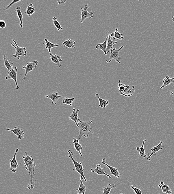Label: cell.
I'll return each mask as SVG.
<instances>
[{"label": "cell", "mask_w": 174, "mask_h": 194, "mask_svg": "<svg viewBox=\"0 0 174 194\" xmlns=\"http://www.w3.org/2000/svg\"><path fill=\"white\" fill-rule=\"evenodd\" d=\"M5 130H6L12 132L14 134H15L17 136L19 140L21 139H22L24 138L25 133L22 128H18L17 127L15 126L13 130L10 129V128H8V129H6V128Z\"/></svg>", "instance_id": "30bf717a"}, {"label": "cell", "mask_w": 174, "mask_h": 194, "mask_svg": "<svg viewBox=\"0 0 174 194\" xmlns=\"http://www.w3.org/2000/svg\"></svg>", "instance_id": "ee69618b"}, {"label": "cell", "mask_w": 174, "mask_h": 194, "mask_svg": "<svg viewBox=\"0 0 174 194\" xmlns=\"http://www.w3.org/2000/svg\"><path fill=\"white\" fill-rule=\"evenodd\" d=\"M15 11L16 12L17 15L18 17L19 18V20H20V24L19 26L21 28H23V15L21 11V8L20 6H18L16 9Z\"/></svg>", "instance_id": "f1b7e54d"}, {"label": "cell", "mask_w": 174, "mask_h": 194, "mask_svg": "<svg viewBox=\"0 0 174 194\" xmlns=\"http://www.w3.org/2000/svg\"><path fill=\"white\" fill-rule=\"evenodd\" d=\"M107 39H108V37L107 36L105 41H104L103 44H98L95 46V48L97 49H100L103 51L104 52V55H108L107 54Z\"/></svg>", "instance_id": "ac0fdd59"}, {"label": "cell", "mask_w": 174, "mask_h": 194, "mask_svg": "<svg viewBox=\"0 0 174 194\" xmlns=\"http://www.w3.org/2000/svg\"><path fill=\"white\" fill-rule=\"evenodd\" d=\"M25 155L23 156V161L24 162V166L26 170L28 171L29 175L30 176V181L27 184V188L28 189H33L34 188L35 182L36 179L35 178V167L36 166L34 161L33 158V156L30 157L27 155V152L26 151Z\"/></svg>", "instance_id": "6da1fadb"}, {"label": "cell", "mask_w": 174, "mask_h": 194, "mask_svg": "<svg viewBox=\"0 0 174 194\" xmlns=\"http://www.w3.org/2000/svg\"><path fill=\"white\" fill-rule=\"evenodd\" d=\"M116 185L114 184H109L106 186L103 187L102 190L103 191V194H110V192L112 189L116 188Z\"/></svg>", "instance_id": "d4e9b609"}, {"label": "cell", "mask_w": 174, "mask_h": 194, "mask_svg": "<svg viewBox=\"0 0 174 194\" xmlns=\"http://www.w3.org/2000/svg\"><path fill=\"white\" fill-rule=\"evenodd\" d=\"M123 34L120 33L119 32L118 29L116 28L115 29V31L114 32L112 33L110 35L111 37L112 38V39L114 40L117 39V40H123L124 39V37L123 36Z\"/></svg>", "instance_id": "ffe728a7"}, {"label": "cell", "mask_w": 174, "mask_h": 194, "mask_svg": "<svg viewBox=\"0 0 174 194\" xmlns=\"http://www.w3.org/2000/svg\"><path fill=\"white\" fill-rule=\"evenodd\" d=\"M68 152L69 153V157L71 160L72 161L73 164L74 165L75 169H73V171H77L78 173L80 174L81 176L83 177V179H84L85 182H87V179H86L84 174V171L85 170L81 162H78L76 161L74 158V153L72 152L71 150H69L68 151Z\"/></svg>", "instance_id": "3957f363"}, {"label": "cell", "mask_w": 174, "mask_h": 194, "mask_svg": "<svg viewBox=\"0 0 174 194\" xmlns=\"http://www.w3.org/2000/svg\"><path fill=\"white\" fill-rule=\"evenodd\" d=\"M79 112V109H75V108H73V112L69 117L70 120L73 121L78 127V125L77 122H78V120H79V118H78V113Z\"/></svg>", "instance_id": "2e32d148"}, {"label": "cell", "mask_w": 174, "mask_h": 194, "mask_svg": "<svg viewBox=\"0 0 174 194\" xmlns=\"http://www.w3.org/2000/svg\"><path fill=\"white\" fill-rule=\"evenodd\" d=\"M63 95H59L58 93L56 92H53V94H49V95L45 96V98H49L52 100V104L57 105L58 101L61 97L63 96Z\"/></svg>", "instance_id": "5bb4252c"}, {"label": "cell", "mask_w": 174, "mask_h": 194, "mask_svg": "<svg viewBox=\"0 0 174 194\" xmlns=\"http://www.w3.org/2000/svg\"><path fill=\"white\" fill-rule=\"evenodd\" d=\"M171 95H172V96L174 97V91H171V93H170Z\"/></svg>", "instance_id": "ab89813d"}, {"label": "cell", "mask_w": 174, "mask_h": 194, "mask_svg": "<svg viewBox=\"0 0 174 194\" xmlns=\"http://www.w3.org/2000/svg\"><path fill=\"white\" fill-rule=\"evenodd\" d=\"M135 91V90H134V86H129V89L127 94V97L131 96L134 94Z\"/></svg>", "instance_id": "d590c367"}, {"label": "cell", "mask_w": 174, "mask_h": 194, "mask_svg": "<svg viewBox=\"0 0 174 194\" xmlns=\"http://www.w3.org/2000/svg\"><path fill=\"white\" fill-rule=\"evenodd\" d=\"M26 62L27 63V66H24L23 67V69H25L26 70L24 76L23 77V81H25L26 76L29 73L37 68L38 64V62L37 61H33L29 63L27 62V61H26Z\"/></svg>", "instance_id": "52a82bcc"}, {"label": "cell", "mask_w": 174, "mask_h": 194, "mask_svg": "<svg viewBox=\"0 0 174 194\" xmlns=\"http://www.w3.org/2000/svg\"><path fill=\"white\" fill-rule=\"evenodd\" d=\"M83 177L82 176L80 177V185L79 188L76 190L77 191V194H85L86 191V188L82 182Z\"/></svg>", "instance_id": "44dd1931"}, {"label": "cell", "mask_w": 174, "mask_h": 194, "mask_svg": "<svg viewBox=\"0 0 174 194\" xmlns=\"http://www.w3.org/2000/svg\"><path fill=\"white\" fill-rule=\"evenodd\" d=\"M130 187L134 191V192L136 194H142V191L139 188L134 187L133 185L130 186Z\"/></svg>", "instance_id": "74e56055"}, {"label": "cell", "mask_w": 174, "mask_h": 194, "mask_svg": "<svg viewBox=\"0 0 174 194\" xmlns=\"http://www.w3.org/2000/svg\"><path fill=\"white\" fill-rule=\"evenodd\" d=\"M21 1H20V0H19V1H13L10 4L8 5L6 7H4L3 8V10H4V11H6V10H10V8L13 5H14V4L16 3H17L21 2Z\"/></svg>", "instance_id": "e575fe53"}, {"label": "cell", "mask_w": 174, "mask_h": 194, "mask_svg": "<svg viewBox=\"0 0 174 194\" xmlns=\"http://www.w3.org/2000/svg\"><path fill=\"white\" fill-rule=\"evenodd\" d=\"M75 42L69 39L63 43V45L64 46L66 47V48H76L75 46Z\"/></svg>", "instance_id": "f546056e"}, {"label": "cell", "mask_w": 174, "mask_h": 194, "mask_svg": "<svg viewBox=\"0 0 174 194\" xmlns=\"http://www.w3.org/2000/svg\"><path fill=\"white\" fill-rule=\"evenodd\" d=\"M107 37H108V39H107V54H108L109 53L110 49L113 48L114 45L115 44H117L118 42H117L112 41V39H111L110 35H108L107 36Z\"/></svg>", "instance_id": "cb8c5ba5"}, {"label": "cell", "mask_w": 174, "mask_h": 194, "mask_svg": "<svg viewBox=\"0 0 174 194\" xmlns=\"http://www.w3.org/2000/svg\"><path fill=\"white\" fill-rule=\"evenodd\" d=\"M92 123V121L90 120L88 121H82L80 120H78V129L79 131V136L77 137V139L79 141L82 140V136H84L86 138L89 137V132H91L92 134H94L93 132L91 130L92 128L91 127V124Z\"/></svg>", "instance_id": "7a4b0ae2"}, {"label": "cell", "mask_w": 174, "mask_h": 194, "mask_svg": "<svg viewBox=\"0 0 174 194\" xmlns=\"http://www.w3.org/2000/svg\"><path fill=\"white\" fill-rule=\"evenodd\" d=\"M44 40H45V44H43L45 45V48L48 50V52H49L50 53H51V48H55V47H58L59 46V44H52V43H51V42L48 41L47 39H44Z\"/></svg>", "instance_id": "603a6c76"}, {"label": "cell", "mask_w": 174, "mask_h": 194, "mask_svg": "<svg viewBox=\"0 0 174 194\" xmlns=\"http://www.w3.org/2000/svg\"><path fill=\"white\" fill-rule=\"evenodd\" d=\"M18 69L16 67H15L14 69H13L10 72H7L8 76L5 77V79L8 80L10 79H12L15 82L16 87L15 88L16 90H19L20 88L18 86L17 80V74Z\"/></svg>", "instance_id": "ba28073f"}, {"label": "cell", "mask_w": 174, "mask_h": 194, "mask_svg": "<svg viewBox=\"0 0 174 194\" xmlns=\"http://www.w3.org/2000/svg\"><path fill=\"white\" fill-rule=\"evenodd\" d=\"M174 77L171 78L169 76H166L163 80V84L162 85V87L160 88V89H162L165 87L169 86L171 83H174Z\"/></svg>", "instance_id": "d6986e66"}, {"label": "cell", "mask_w": 174, "mask_h": 194, "mask_svg": "<svg viewBox=\"0 0 174 194\" xmlns=\"http://www.w3.org/2000/svg\"><path fill=\"white\" fill-rule=\"evenodd\" d=\"M162 144H163V141H160L159 144L156 146H154L151 149V154L149 155L148 156L147 158V160L148 161H151V156L153 155H156L155 153L158 152L160 150H162L163 149V146H162Z\"/></svg>", "instance_id": "4fadbf2b"}, {"label": "cell", "mask_w": 174, "mask_h": 194, "mask_svg": "<svg viewBox=\"0 0 174 194\" xmlns=\"http://www.w3.org/2000/svg\"><path fill=\"white\" fill-rule=\"evenodd\" d=\"M124 48L123 46L120 47V48L118 49H116V48H112L111 50V54L110 55L109 58L107 59L106 62L107 63H110L112 62L113 59L116 61V62L119 63H121L120 62V58L119 56V53L120 50Z\"/></svg>", "instance_id": "5b68a950"}, {"label": "cell", "mask_w": 174, "mask_h": 194, "mask_svg": "<svg viewBox=\"0 0 174 194\" xmlns=\"http://www.w3.org/2000/svg\"><path fill=\"white\" fill-rule=\"evenodd\" d=\"M89 8V6L87 4L85 5L84 8H82V7L81 8V10H82L81 23H83L85 19L87 18H91L93 17V13L92 12H88V9Z\"/></svg>", "instance_id": "8992f818"}, {"label": "cell", "mask_w": 174, "mask_h": 194, "mask_svg": "<svg viewBox=\"0 0 174 194\" xmlns=\"http://www.w3.org/2000/svg\"><path fill=\"white\" fill-rule=\"evenodd\" d=\"M3 60L5 61V67L7 69L8 72H10L13 69V63L10 64V62L11 61V60H9L7 56L4 55Z\"/></svg>", "instance_id": "7402d4cb"}, {"label": "cell", "mask_w": 174, "mask_h": 194, "mask_svg": "<svg viewBox=\"0 0 174 194\" xmlns=\"http://www.w3.org/2000/svg\"><path fill=\"white\" fill-rule=\"evenodd\" d=\"M50 55L51 57L49 59H50L52 62L56 64L58 68H60L61 66L60 62L62 61L61 56L56 54L53 55L52 53H50Z\"/></svg>", "instance_id": "9a60e30c"}, {"label": "cell", "mask_w": 174, "mask_h": 194, "mask_svg": "<svg viewBox=\"0 0 174 194\" xmlns=\"http://www.w3.org/2000/svg\"><path fill=\"white\" fill-rule=\"evenodd\" d=\"M13 41L15 43L16 46L14 45L12 43H11L12 46L15 48L16 49V53L15 54L13 55V56L15 58H18V60H20V58L21 56H25L27 55V51L26 47H21L18 46V44H17L16 41H15V39H13Z\"/></svg>", "instance_id": "277c9868"}, {"label": "cell", "mask_w": 174, "mask_h": 194, "mask_svg": "<svg viewBox=\"0 0 174 194\" xmlns=\"http://www.w3.org/2000/svg\"><path fill=\"white\" fill-rule=\"evenodd\" d=\"M52 21H53V25H54L55 27L58 30L60 31L61 30H63V28H62V26L58 21V18L57 17H53L52 18Z\"/></svg>", "instance_id": "1f68e13d"}, {"label": "cell", "mask_w": 174, "mask_h": 194, "mask_svg": "<svg viewBox=\"0 0 174 194\" xmlns=\"http://www.w3.org/2000/svg\"><path fill=\"white\" fill-rule=\"evenodd\" d=\"M146 139L143 140L142 145V146L140 147H137L136 148L137 151L139 153L140 155L144 158H146V157H147V155H146V153H145V151L144 148L145 143V142H146Z\"/></svg>", "instance_id": "4316f807"}, {"label": "cell", "mask_w": 174, "mask_h": 194, "mask_svg": "<svg viewBox=\"0 0 174 194\" xmlns=\"http://www.w3.org/2000/svg\"><path fill=\"white\" fill-rule=\"evenodd\" d=\"M164 182L163 181H162L161 182H160V185H164Z\"/></svg>", "instance_id": "60d3db41"}, {"label": "cell", "mask_w": 174, "mask_h": 194, "mask_svg": "<svg viewBox=\"0 0 174 194\" xmlns=\"http://www.w3.org/2000/svg\"><path fill=\"white\" fill-rule=\"evenodd\" d=\"M158 187L160 188H161L162 192L163 193L167 194H172L173 193L172 190H171L169 186H168L167 185L165 184L163 185H159Z\"/></svg>", "instance_id": "4dcf8cb0"}, {"label": "cell", "mask_w": 174, "mask_h": 194, "mask_svg": "<svg viewBox=\"0 0 174 194\" xmlns=\"http://www.w3.org/2000/svg\"><path fill=\"white\" fill-rule=\"evenodd\" d=\"M129 89V85H125V89L123 92L120 94V95L123 96H124L127 97V94Z\"/></svg>", "instance_id": "8d00e7d4"}, {"label": "cell", "mask_w": 174, "mask_h": 194, "mask_svg": "<svg viewBox=\"0 0 174 194\" xmlns=\"http://www.w3.org/2000/svg\"><path fill=\"white\" fill-rule=\"evenodd\" d=\"M75 100V98H69L66 97L64 98L63 100L62 101V103L63 104H66L68 106H71L72 105V103Z\"/></svg>", "instance_id": "d6a6232c"}, {"label": "cell", "mask_w": 174, "mask_h": 194, "mask_svg": "<svg viewBox=\"0 0 174 194\" xmlns=\"http://www.w3.org/2000/svg\"><path fill=\"white\" fill-rule=\"evenodd\" d=\"M6 27V24L4 20L0 21V27L1 28H4Z\"/></svg>", "instance_id": "f35d334b"}, {"label": "cell", "mask_w": 174, "mask_h": 194, "mask_svg": "<svg viewBox=\"0 0 174 194\" xmlns=\"http://www.w3.org/2000/svg\"><path fill=\"white\" fill-rule=\"evenodd\" d=\"M79 142L80 141L78 139H76L75 137L73 138V144L74 145L75 149L79 153L80 155L82 157V154L81 152L82 150V146L79 143Z\"/></svg>", "instance_id": "e0dca14e"}, {"label": "cell", "mask_w": 174, "mask_h": 194, "mask_svg": "<svg viewBox=\"0 0 174 194\" xmlns=\"http://www.w3.org/2000/svg\"><path fill=\"white\" fill-rule=\"evenodd\" d=\"M101 164H103V165H105L109 168L110 171L111 172V174L113 176L116 177L117 179H119L120 178L121 174L119 172L118 170L116 168L113 167V166H111L107 164V163H105V159L104 158L103 159V161L101 162Z\"/></svg>", "instance_id": "8fae6325"}, {"label": "cell", "mask_w": 174, "mask_h": 194, "mask_svg": "<svg viewBox=\"0 0 174 194\" xmlns=\"http://www.w3.org/2000/svg\"><path fill=\"white\" fill-rule=\"evenodd\" d=\"M91 172L95 173L99 175H105L108 177L109 179H112V177L105 172L104 169L102 168L100 164L97 165L96 168L91 169Z\"/></svg>", "instance_id": "7c38bea8"}, {"label": "cell", "mask_w": 174, "mask_h": 194, "mask_svg": "<svg viewBox=\"0 0 174 194\" xmlns=\"http://www.w3.org/2000/svg\"><path fill=\"white\" fill-rule=\"evenodd\" d=\"M95 97L98 98L99 101V107H102V108H105L109 104L108 100L101 99V98L99 97V94H95Z\"/></svg>", "instance_id": "484cf974"}, {"label": "cell", "mask_w": 174, "mask_h": 194, "mask_svg": "<svg viewBox=\"0 0 174 194\" xmlns=\"http://www.w3.org/2000/svg\"><path fill=\"white\" fill-rule=\"evenodd\" d=\"M27 5H28V6H27V10H26L25 13L27 15H28L29 17H31V15L35 12V8L34 7L32 3L30 4L27 3Z\"/></svg>", "instance_id": "83f0119b"}, {"label": "cell", "mask_w": 174, "mask_h": 194, "mask_svg": "<svg viewBox=\"0 0 174 194\" xmlns=\"http://www.w3.org/2000/svg\"><path fill=\"white\" fill-rule=\"evenodd\" d=\"M123 194V193H121V194Z\"/></svg>", "instance_id": "7bdbcfd3"}, {"label": "cell", "mask_w": 174, "mask_h": 194, "mask_svg": "<svg viewBox=\"0 0 174 194\" xmlns=\"http://www.w3.org/2000/svg\"><path fill=\"white\" fill-rule=\"evenodd\" d=\"M118 89L119 91H120V94L123 92L124 91V89H125V85L121 83V80H120L118 82Z\"/></svg>", "instance_id": "836d02e7"}, {"label": "cell", "mask_w": 174, "mask_h": 194, "mask_svg": "<svg viewBox=\"0 0 174 194\" xmlns=\"http://www.w3.org/2000/svg\"><path fill=\"white\" fill-rule=\"evenodd\" d=\"M18 151H19V149H16L14 157L10 160V168L9 169V170L14 173L16 172L17 168L19 166L16 159V155Z\"/></svg>", "instance_id": "9c48e42d"}, {"label": "cell", "mask_w": 174, "mask_h": 194, "mask_svg": "<svg viewBox=\"0 0 174 194\" xmlns=\"http://www.w3.org/2000/svg\"><path fill=\"white\" fill-rule=\"evenodd\" d=\"M172 21H173L174 22V17L173 16L172 17Z\"/></svg>", "instance_id": "b9f144b4"}]
</instances>
